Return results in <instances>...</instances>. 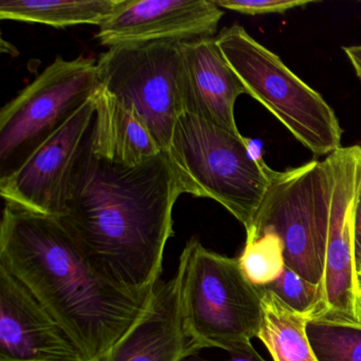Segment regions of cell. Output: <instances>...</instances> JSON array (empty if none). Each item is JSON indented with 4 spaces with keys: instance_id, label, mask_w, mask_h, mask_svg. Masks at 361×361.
Instances as JSON below:
<instances>
[{
    "instance_id": "7402d4cb",
    "label": "cell",
    "mask_w": 361,
    "mask_h": 361,
    "mask_svg": "<svg viewBox=\"0 0 361 361\" xmlns=\"http://www.w3.org/2000/svg\"><path fill=\"white\" fill-rule=\"evenodd\" d=\"M354 266L357 276L361 272V179L357 192L354 215ZM357 284V283H356Z\"/></svg>"
},
{
    "instance_id": "ac0fdd59",
    "label": "cell",
    "mask_w": 361,
    "mask_h": 361,
    "mask_svg": "<svg viewBox=\"0 0 361 361\" xmlns=\"http://www.w3.org/2000/svg\"><path fill=\"white\" fill-rule=\"evenodd\" d=\"M307 336L318 361H361V321L319 312L308 322Z\"/></svg>"
},
{
    "instance_id": "9c48e42d",
    "label": "cell",
    "mask_w": 361,
    "mask_h": 361,
    "mask_svg": "<svg viewBox=\"0 0 361 361\" xmlns=\"http://www.w3.org/2000/svg\"><path fill=\"white\" fill-rule=\"evenodd\" d=\"M94 116V97L16 172L0 179V195L6 204L60 217L64 213L75 160Z\"/></svg>"
},
{
    "instance_id": "ba28073f",
    "label": "cell",
    "mask_w": 361,
    "mask_h": 361,
    "mask_svg": "<svg viewBox=\"0 0 361 361\" xmlns=\"http://www.w3.org/2000/svg\"><path fill=\"white\" fill-rule=\"evenodd\" d=\"M180 43L160 41L115 46L97 61L101 87L136 111L164 152L183 114Z\"/></svg>"
},
{
    "instance_id": "8992f818",
    "label": "cell",
    "mask_w": 361,
    "mask_h": 361,
    "mask_svg": "<svg viewBox=\"0 0 361 361\" xmlns=\"http://www.w3.org/2000/svg\"><path fill=\"white\" fill-rule=\"evenodd\" d=\"M333 179L326 158L274 173L246 235L269 230L282 240L285 263L322 289Z\"/></svg>"
},
{
    "instance_id": "d4e9b609",
    "label": "cell",
    "mask_w": 361,
    "mask_h": 361,
    "mask_svg": "<svg viewBox=\"0 0 361 361\" xmlns=\"http://www.w3.org/2000/svg\"><path fill=\"white\" fill-rule=\"evenodd\" d=\"M357 283V293H358V297L360 298L361 300V272L357 276L356 279Z\"/></svg>"
},
{
    "instance_id": "2e32d148",
    "label": "cell",
    "mask_w": 361,
    "mask_h": 361,
    "mask_svg": "<svg viewBox=\"0 0 361 361\" xmlns=\"http://www.w3.org/2000/svg\"><path fill=\"white\" fill-rule=\"evenodd\" d=\"M262 318L259 338L274 361H318L310 345V314L298 312L274 291L259 287Z\"/></svg>"
},
{
    "instance_id": "603a6c76",
    "label": "cell",
    "mask_w": 361,
    "mask_h": 361,
    "mask_svg": "<svg viewBox=\"0 0 361 361\" xmlns=\"http://www.w3.org/2000/svg\"><path fill=\"white\" fill-rule=\"evenodd\" d=\"M183 361H215L209 360V359L202 358V357L195 356L189 357V358L185 359ZM221 361H266L259 353L255 350L253 348L252 343L242 344V345L238 346L234 348L233 350L229 352V357L225 360Z\"/></svg>"
},
{
    "instance_id": "5b68a950",
    "label": "cell",
    "mask_w": 361,
    "mask_h": 361,
    "mask_svg": "<svg viewBox=\"0 0 361 361\" xmlns=\"http://www.w3.org/2000/svg\"><path fill=\"white\" fill-rule=\"evenodd\" d=\"M247 94L269 111L306 149L329 156L341 147L342 128L319 92L242 26L224 28L215 37Z\"/></svg>"
},
{
    "instance_id": "52a82bcc",
    "label": "cell",
    "mask_w": 361,
    "mask_h": 361,
    "mask_svg": "<svg viewBox=\"0 0 361 361\" xmlns=\"http://www.w3.org/2000/svg\"><path fill=\"white\" fill-rule=\"evenodd\" d=\"M97 61L58 56L0 111V179L18 170L100 90Z\"/></svg>"
},
{
    "instance_id": "cb8c5ba5",
    "label": "cell",
    "mask_w": 361,
    "mask_h": 361,
    "mask_svg": "<svg viewBox=\"0 0 361 361\" xmlns=\"http://www.w3.org/2000/svg\"><path fill=\"white\" fill-rule=\"evenodd\" d=\"M344 54L354 67L357 77L361 80V46H350L343 48Z\"/></svg>"
},
{
    "instance_id": "4fadbf2b",
    "label": "cell",
    "mask_w": 361,
    "mask_h": 361,
    "mask_svg": "<svg viewBox=\"0 0 361 361\" xmlns=\"http://www.w3.org/2000/svg\"><path fill=\"white\" fill-rule=\"evenodd\" d=\"M244 85L219 49L215 37L180 43V94L183 113L243 137L234 106Z\"/></svg>"
},
{
    "instance_id": "5bb4252c",
    "label": "cell",
    "mask_w": 361,
    "mask_h": 361,
    "mask_svg": "<svg viewBox=\"0 0 361 361\" xmlns=\"http://www.w3.org/2000/svg\"><path fill=\"white\" fill-rule=\"evenodd\" d=\"M198 353L185 333L174 276L156 285L142 316L99 361H183Z\"/></svg>"
},
{
    "instance_id": "277c9868",
    "label": "cell",
    "mask_w": 361,
    "mask_h": 361,
    "mask_svg": "<svg viewBox=\"0 0 361 361\" xmlns=\"http://www.w3.org/2000/svg\"><path fill=\"white\" fill-rule=\"evenodd\" d=\"M166 153L183 193L215 200L250 227L276 171L251 156L245 137L183 113Z\"/></svg>"
},
{
    "instance_id": "8fae6325",
    "label": "cell",
    "mask_w": 361,
    "mask_h": 361,
    "mask_svg": "<svg viewBox=\"0 0 361 361\" xmlns=\"http://www.w3.org/2000/svg\"><path fill=\"white\" fill-rule=\"evenodd\" d=\"M224 16L215 0H123L99 26L97 39L105 47L213 37Z\"/></svg>"
},
{
    "instance_id": "6da1fadb",
    "label": "cell",
    "mask_w": 361,
    "mask_h": 361,
    "mask_svg": "<svg viewBox=\"0 0 361 361\" xmlns=\"http://www.w3.org/2000/svg\"><path fill=\"white\" fill-rule=\"evenodd\" d=\"M92 126L59 219L101 276L130 293L151 295L174 235L173 208L183 189L166 152L137 166L118 164L97 153Z\"/></svg>"
},
{
    "instance_id": "3957f363",
    "label": "cell",
    "mask_w": 361,
    "mask_h": 361,
    "mask_svg": "<svg viewBox=\"0 0 361 361\" xmlns=\"http://www.w3.org/2000/svg\"><path fill=\"white\" fill-rule=\"evenodd\" d=\"M175 278L185 333L198 352L216 348L229 353L257 338L261 293L238 259L209 250L193 238L181 252Z\"/></svg>"
},
{
    "instance_id": "d6986e66",
    "label": "cell",
    "mask_w": 361,
    "mask_h": 361,
    "mask_svg": "<svg viewBox=\"0 0 361 361\" xmlns=\"http://www.w3.org/2000/svg\"><path fill=\"white\" fill-rule=\"evenodd\" d=\"M238 261L251 284L267 286L280 278L286 267L284 245L279 235L269 230L257 235H246V243Z\"/></svg>"
},
{
    "instance_id": "9a60e30c",
    "label": "cell",
    "mask_w": 361,
    "mask_h": 361,
    "mask_svg": "<svg viewBox=\"0 0 361 361\" xmlns=\"http://www.w3.org/2000/svg\"><path fill=\"white\" fill-rule=\"evenodd\" d=\"M92 142L97 153L124 166H137L161 153L151 130L133 107L102 87L94 96Z\"/></svg>"
},
{
    "instance_id": "7c38bea8",
    "label": "cell",
    "mask_w": 361,
    "mask_h": 361,
    "mask_svg": "<svg viewBox=\"0 0 361 361\" xmlns=\"http://www.w3.org/2000/svg\"><path fill=\"white\" fill-rule=\"evenodd\" d=\"M0 361H84L60 323L1 265Z\"/></svg>"
},
{
    "instance_id": "44dd1931",
    "label": "cell",
    "mask_w": 361,
    "mask_h": 361,
    "mask_svg": "<svg viewBox=\"0 0 361 361\" xmlns=\"http://www.w3.org/2000/svg\"><path fill=\"white\" fill-rule=\"evenodd\" d=\"M215 3L221 9L248 14V16H261V14L285 13L289 10L310 5L314 1H308V0H215Z\"/></svg>"
},
{
    "instance_id": "ffe728a7",
    "label": "cell",
    "mask_w": 361,
    "mask_h": 361,
    "mask_svg": "<svg viewBox=\"0 0 361 361\" xmlns=\"http://www.w3.org/2000/svg\"><path fill=\"white\" fill-rule=\"evenodd\" d=\"M263 287L274 291L293 310L310 314V317L319 310L322 303L321 287L308 282L287 266L280 278Z\"/></svg>"
},
{
    "instance_id": "7a4b0ae2",
    "label": "cell",
    "mask_w": 361,
    "mask_h": 361,
    "mask_svg": "<svg viewBox=\"0 0 361 361\" xmlns=\"http://www.w3.org/2000/svg\"><path fill=\"white\" fill-rule=\"evenodd\" d=\"M0 265L60 323L84 361L104 358L153 295L130 293L101 276L59 217L10 204L0 224Z\"/></svg>"
},
{
    "instance_id": "e0dca14e",
    "label": "cell",
    "mask_w": 361,
    "mask_h": 361,
    "mask_svg": "<svg viewBox=\"0 0 361 361\" xmlns=\"http://www.w3.org/2000/svg\"><path fill=\"white\" fill-rule=\"evenodd\" d=\"M123 0H1L0 18L37 23L54 28L101 24Z\"/></svg>"
},
{
    "instance_id": "30bf717a",
    "label": "cell",
    "mask_w": 361,
    "mask_h": 361,
    "mask_svg": "<svg viewBox=\"0 0 361 361\" xmlns=\"http://www.w3.org/2000/svg\"><path fill=\"white\" fill-rule=\"evenodd\" d=\"M326 160L333 179L329 244L322 303L314 314L333 312L361 321L354 266V215L361 179V147H340Z\"/></svg>"
}]
</instances>
